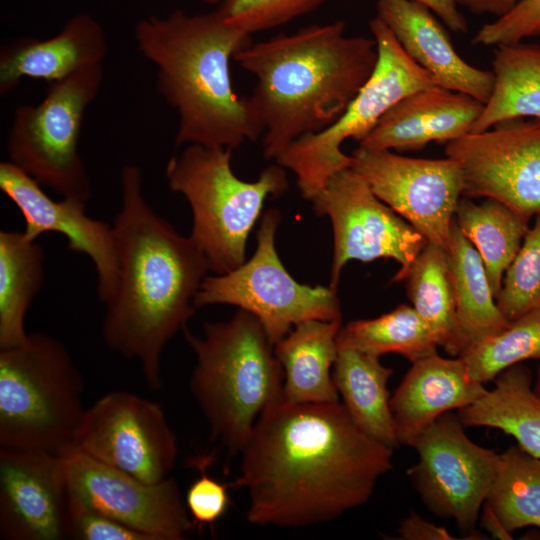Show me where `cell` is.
<instances>
[{
	"label": "cell",
	"mask_w": 540,
	"mask_h": 540,
	"mask_svg": "<svg viewBox=\"0 0 540 540\" xmlns=\"http://www.w3.org/2000/svg\"><path fill=\"white\" fill-rule=\"evenodd\" d=\"M341 320H308L274 345L284 373L283 399L293 403H336L332 371Z\"/></svg>",
	"instance_id": "23"
},
{
	"label": "cell",
	"mask_w": 540,
	"mask_h": 540,
	"mask_svg": "<svg viewBox=\"0 0 540 540\" xmlns=\"http://www.w3.org/2000/svg\"><path fill=\"white\" fill-rule=\"evenodd\" d=\"M67 538L76 540H152L68 496Z\"/></svg>",
	"instance_id": "38"
},
{
	"label": "cell",
	"mask_w": 540,
	"mask_h": 540,
	"mask_svg": "<svg viewBox=\"0 0 540 540\" xmlns=\"http://www.w3.org/2000/svg\"><path fill=\"white\" fill-rule=\"evenodd\" d=\"M345 31L342 20L312 24L235 53L233 60L256 79L250 97L262 122L266 158L332 125L372 74L375 39Z\"/></svg>",
	"instance_id": "3"
},
{
	"label": "cell",
	"mask_w": 540,
	"mask_h": 540,
	"mask_svg": "<svg viewBox=\"0 0 540 540\" xmlns=\"http://www.w3.org/2000/svg\"><path fill=\"white\" fill-rule=\"evenodd\" d=\"M494 387L457 410L464 426L490 427L512 436L524 450L540 457V397L531 370L522 362L500 372Z\"/></svg>",
	"instance_id": "26"
},
{
	"label": "cell",
	"mask_w": 540,
	"mask_h": 540,
	"mask_svg": "<svg viewBox=\"0 0 540 540\" xmlns=\"http://www.w3.org/2000/svg\"><path fill=\"white\" fill-rule=\"evenodd\" d=\"M392 375L393 370L382 365L379 357L338 347L332 377L343 406L362 431L395 449L400 444L387 389Z\"/></svg>",
	"instance_id": "25"
},
{
	"label": "cell",
	"mask_w": 540,
	"mask_h": 540,
	"mask_svg": "<svg viewBox=\"0 0 540 540\" xmlns=\"http://www.w3.org/2000/svg\"><path fill=\"white\" fill-rule=\"evenodd\" d=\"M42 247L23 232L0 231V349L22 344L25 315L44 284Z\"/></svg>",
	"instance_id": "28"
},
{
	"label": "cell",
	"mask_w": 540,
	"mask_h": 540,
	"mask_svg": "<svg viewBox=\"0 0 540 540\" xmlns=\"http://www.w3.org/2000/svg\"><path fill=\"white\" fill-rule=\"evenodd\" d=\"M444 251L455 300L459 357L511 321L497 306L479 253L454 219Z\"/></svg>",
	"instance_id": "24"
},
{
	"label": "cell",
	"mask_w": 540,
	"mask_h": 540,
	"mask_svg": "<svg viewBox=\"0 0 540 540\" xmlns=\"http://www.w3.org/2000/svg\"><path fill=\"white\" fill-rule=\"evenodd\" d=\"M229 486L245 488L247 521L300 528L366 504L393 467V449L353 421L341 402L281 399L258 418Z\"/></svg>",
	"instance_id": "1"
},
{
	"label": "cell",
	"mask_w": 540,
	"mask_h": 540,
	"mask_svg": "<svg viewBox=\"0 0 540 540\" xmlns=\"http://www.w3.org/2000/svg\"><path fill=\"white\" fill-rule=\"evenodd\" d=\"M484 104L473 97L434 86L394 105L359 142L369 149L417 150L430 142H449L472 131Z\"/></svg>",
	"instance_id": "20"
},
{
	"label": "cell",
	"mask_w": 540,
	"mask_h": 540,
	"mask_svg": "<svg viewBox=\"0 0 540 540\" xmlns=\"http://www.w3.org/2000/svg\"><path fill=\"white\" fill-rule=\"evenodd\" d=\"M533 390L540 397V363L537 367L535 378L533 379Z\"/></svg>",
	"instance_id": "43"
},
{
	"label": "cell",
	"mask_w": 540,
	"mask_h": 540,
	"mask_svg": "<svg viewBox=\"0 0 540 540\" xmlns=\"http://www.w3.org/2000/svg\"><path fill=\"white\" fill-rule=\"evenodd\" d=\"M64 457L0 447V536L5 540L67 538Z\"/></svg>",
	"instance_id": "17"
},
{
	"label": "cell",
	"mask_w": 540,
	"mask_h": 540,
	"mask_svg": "<svg viewBox=\"0 0 540 540\" xmlns=\"http://www.w3.org/2000/svg\"><path fill=\"white\" fill-rule=\"evenodd\" d=\"M469 376L485 384L508 367L529 359L540 360V308L511 321L499 332L459 356Z\"/></svg>",
	"instance_id": "33"
},
{
	"label": "cell",
	"mask_w": 540,
	"mask_h": 540,
	"mask_svg": "<svg viewBox=\"0 0 540 540\" xmlns=\"http://www.w3.org/2000/svg\"><path fill=\"white\" fill-rule=\"evenodd\" d=\"M195 355L189 388L214 440L240 453L256 421L283 399L284 373L259 320L239 309L229 320L206 323L203 335L183 329Z\"/></svg>",
	"instance_id": "5"
},
{
	"label": "cell",
	"mask_w": 540,
	"mask_h": 540,
	"mask_svg": "<svg viewBox=\"0 0 540 540\" xmlns=\"http://www.w3.org/2000/svg\"><path fill=\"white\" fill-rule=\"evenodd\" d=\"M491 95L471 132H482L508 120H540V45H495Z\"/></svg>",
	"instance_id": "27"
},
{
	"label": "cell",
	"mask_w": 540,
	"mask_h": 540,
	"mask_svg": "<svg viewBox=\"0 0 540 540\" xmlns=\"http://www.w3.org/2000/svg\"><path fill=\"white\" fill-rule=\"evenodd\" d=\"M399 539L402 540H454L445 527L423 519L416 513H410L398 527Z\"/></svg>",
	"instance_id": "39"
},
{
	"label": "cell",
	"mask_w": 540,
	"mask_h": 540,
	"mask_svg": "<svg viewBox=\"0 0 540 540\" xmlns=\"http://www.w3.org/2000/svg\"><path fill=\"white\" fill-rule=\"evenodd\" d=\"M369 28L377 43L378 59L356 97L332 125L300 137L275 158L278 165L296 175L305 199L311 200L334 174L351 166V156L341 150L345 140L360 142L403 98L438 86L379 17L370 20Z\"/></svg>",
	"instance_id": "8"
},
{
	"label": "cell",
	"mask_w": 540,
	"mask_h": 540,
	"mask_svg": "<svg viewBox=\"0 0 540 540\" xmlns=\"http://www.w3.org/2000/svg\"><path fill=\"white\" fill-rule=\"evenodd\" d=\"M212 459L213 455H206L190 462L200 471V477L191 484L186 495V506L194 525L213 527L230 505L229 484H222L207 473Z\"/></svg>",
	"instance_id": "36"
},
{
	"label": "cell",
	"mask_w": 540,
	"mask_h": 540,
	"mask_svg": "<svg viewBox=\"0 0 540 540\" xmlns=\"http://www.w3.org/2000/svg\"><path fill=\"white\" fill-rule=\"evenodd\" d=\"M376 8L377 16L405 52L438 86L469 95L483 104L487 102L493 89V72L466 62L428 7L410 0H377Z\"/></svg>",
	"instance_id": "19"
},
{
	"label": "cell",
	"mask_w": 540,
	"mask_h": 540,
	"mask_svg": "<svg viewBox=\"0 0 540 540\" xmlns=\"http://www.w3.org/2000/svg\"><path fill=\"white\" fill-rule=\"evenodd\" d=\"M454 220L479 253L495 299L505 272L529 230V222L503 203L487 199L477 204L459 199Z\"/></svg>",
	"instance_id": "29"
},
{
	"label": "cell",
	"mask_w": 540,
	"mask_h": 540,
	"mask_svg": "<svg viewBox=\"0 0 540 540\" xmlns=\"http://www.w3.org/2000/svg\"><path fill=\"white\" fill-rule=\"evenodd\" d=\"M418 461L407 472L425 506L473 532L496 476L500 453L473 442L458 415H441L411 445Z\"/></svg>",
	"instance_id": "12"
},
{
	"label": "cell",
	"mask_w": 540,
	"mask_h": 540,
	"mask_svg": "<svg viewBox=\"0 0 540 540\" xmlns=\"http://www.w3.org/2000/svg\"><path fill=\"white\" fill-rule=\"evenodd\" d=\"M281 221L276 209L261 220L254 255L235 270L207 276L195 306L228 304L253 314L275 345L297 324L308 320H341L336 291L298 283L283 266L275 248Z\"/></svg>",
	"instance_id": "10"
},
{
	"label": "cell",
	"mask_w": 540,
	"mask_h": 540,
	"mask_svg": "<svg viewBox=\"0 0 540 540\" xmlns=\"http://www.w3.org/2000/svg\"><path fill=\"white\" fill-rule=\"evenodd\" d=\"M233 150L187 145L167 162L171 191L188 201L193 226L190 236L205 253L211 270L225 274L245 262L248 235L269 196L288 188L284 168L272 165L256 181L239 179L231 166Z\"/></svg>",
	"instance_id": "7"
},
{
	"label": "cell",
	"mask_w": 540,
	"mask_h": 540,
	"mask_svg": "<svg viewBox=\"0 0 540 540\" xmlns=\"http://www.w3.org/2000/svg\"><path fill=\"white\" fill-rule=\"evenodd\" d=\"M540 37V0H519L505 15L484 24L474 43L495 46Z\"/></svg>",
	"instance_id": "37"
},
{
	"label": "cell",
	"mask_w": 540,
	"mask_h": 540,
	"mask_svg": "<svg viewBox=\"0 0 540 540\" xmlns=\"http://www.w3.org/2000/svg\"><path fill=\"white\" fill-rule=\"evenodd\" d=\"M428 7L450 30L466 33L468 25L455 0H410Z\"/></svg>",
	"instance_id": "40"
},
{
	"label": "cell",
	"mask_w": 540,
	"mask_h": 540,
	"mask_svg": "<svg viewBox=\"0 0 540 540\" xmlns=\"http://www.w3.org/2000/svg\"><path fill=\"white\" fill-rule=\"evenodd\" d=\"M463 194L499 201L527 222L540 214V120L513 119L446 143Z\"/></svg>",
	"instance_id": "14"
},
{
	"label": "cell",
	"mask_w": 540,
	"mask_h": 540,
	"mask_svg": "<svg viewBox=\"0 0 540 540\" xmlns=\"http://www.w3.org/2000/svg\"><path fill=\"white\" fill-rule=\"evenodd\" d=\"M337 345L377 357L395 353L411 363L437 352L439 346L430 327L412 306L405 304L377 318L341 326Z\"/></svg>",
	"instance_id": "31"
},
{
	"label": "cell",
	"mask_w": 540,
	"mask_h": 540,
	"mask_svg": "<svg viewBox=\"0 0 540 540\" xmlns=\"http://www.w3.org/2000/svg\"><path fill=\"white\" fill-rule=\"evenodd\" d=\"M485 503L511 533L529 526L540 528V457L518 444L500 453Z\"/></svg>",
	"instance_id": "32"
},
{
	"label": "cell",
	"mask_w": 540,
	"mask_h": 540,
	"mask_svg": "<svg viewBox=\"0 0 540 540\" xmlns=\"http://www.w3.org/2000/svg\"><path fill=\"white\" fill-rule=\"evenodd\" d=\"M205 4L209 5H216V4H222L225 0H197Z\"/></svg>",
	"instance_id": "44"
},
{
	"label": "cell",
	"mask_w": 540,
	"mask_h": 540,
	"mask_svg": "<svg viewBox=\"0 0 540 540\" xmlns=\"http://www.w3.org/2000/svg\"><path fill=\"white\" fill-rule=\"evenodd\" d=\"M405 281L412 307L430 327L439 346L449 355L458 357L455 300L444 249L427 242Z\"/></svg>",
	"instance_id": "30"
},
{
	"label": "cell",
	"mask_w": 540,
	"mask_h": 540,
	"mask_svg": "<svg viewBox=\"0 0 540 540\" xmlns=\"http://www.w3.org/2000/svg\"><path fill=\"white\" fill-rule=\"evenodd\" d=\"M475 14H489L497 18L508 13L519 0H455Z\"/></svg>",
	"instance_id": "41"
},
{
	"label": "cell",
	"mask_w": 540,
	"mask_h": 540,
	"mask_svg": "<svg viewBox=\"0 0 540 540\" xmlns=\"http://www.w3.org/2000/svg\"><path fill=\"white\" fill-rule=\"evenodd\" d=\"M0 189L23 215L26 238L32 241L43 233L56 232L67 240L70 251L84 254L97 273V295L104 305L114 296L119 263L113 228L89 217L86 201L50 198L41 185L9 161L0 163Z\"/></svg>",
	"instance_id": "18"
},
{
	"label": "cell",
	"mask_w": 540,
	"mask_h": 540,
	"mask_svg": "<svg viewBox=\"0 0 540 540\" xmlns=\"http://www.w3.org/2000/svg\"><path fill=\"white\" fill-rule=\"evenodd\" d=\"M319 216H328L334 236L329 287L337 290L343 267L351 260L390 258L400 264L393 281L405 280L427 244L410 223L382 202L351 167L334 174L312 199Z\"/></svg>",
	"instance_id": "11"
},
{
	"label": "cell",
	"mask_w": 540,
	"mask_h": 540,
	"mask_svg": "<svg viewBox=\"0 0 540 540\" xmlns=\"http://www.w3.org/2000/svg\"><path fill=\"white\" fill-rule=\"evenodd\" d=\"M68 496L152 540H182L195 526L177 482L146 483L75 447L64 454Z\"/></svg>",
	"instance_id": "16"
},
{
	"label": "cell",
	"mask_w": 540,
	"mask_h": 540,
	"mask_svg": "<svg viewBox=\"0 0 540 540\" xmlns=\"http://www.w3.org/2000/svg\"><path fill=\"white\" fill-rule=\"evenodd\" d=\"M486 391L459 357L434 352L413 362L390 398L399 444L411 447L441 415L473 404Z\"/></svg>",
	"instance_id": "21"
},
{
	"label": "cell",
	"mask_w": 540,
	"mask_h": 540,
	"mask_svg": "<svg viewBox=\"0 0 540 540\" xmlns=\"http://www.w3.org/2000/svg\"><path fill=\"white\" fill-rule=\"evenodd\" d=\"M351 168L373 193L425 239L445 249L454 213L463 194L459 164L444 159L405 157L387 149L359 146Z\"/></svg>",
	"instance_id": "15"
},
{
	"label": "cell",
	"mask_w": 540,
	"mask_h": 540,
	"mask_svg": "<svg viewBox=\"0 0 540 540\" xmlns=\"http://www.w3.org/2000/svg\"><path fill=\"white\" fill-rule=\"evenodd\" d=\"M73 447L146 483L174 468L177 439L161 406L127 391H113L86 408Z\"/></svg>",
	"instance_id": "13"
},
{
	"label": "cell",
	"mask_w": 540,
	"mask_h": 540,
	"mask_svg": "<svg viewBox=\"0 0 540 540\" xmlns=\"http://www.w3.org/2000/svg\"><path fill=\"white\" fill-rule=\"evenodd\" d=\"M107 53L100 22L88 13L76 14L50 38H20L1 49L0 95H7L24 78L53 83L102 65Z\"/></svg>",
	"instance_id": "22"
},
{
	"label": "cell",
	"mask_w": 540,
	"mask_h": 540,
	"mask_svg": "<svg viewBox=\"0 0 540 540\" xmlns=\"http://www.w3.org/2000/svg\"><path fill=\"white\" fill-rule=\"evenodd\" d=\"M102 80L103 65L93 66L51 83L39 103L18 106L7 139L8 161L62 197L87 202L91 184L79 138Z\"/></svg>",
	"instance_id": "9"
},
{
	"label": "cell",
	"mask_w": 540,
	"mask_h": 540,
	"mask_svg": "<svg viewBox=\"0 0 540 540\" xmlns=\"http://www.w3.org/2000/svg\"><path fill=\"white\" fill-rule=\"evenodd\" d=\"M496 303L509 321L540 308V214L505 272Z\"/></svg>",
	"instance_id": "34"
},
{
	"label": "cell",
	"mask_w": 540,
	"mask_h": 540,
	"mask_svg": "<svg viewBox=\"0 0 540 540\" xmlns=\"http://www.w3.org/2000/svg\"><path fill=\"white\" fill-rule=\"evenodd\" d=\"M83 390L69 351L48 334L0 349V447L64 454L86 410Z\"/></svg>",
	"instance_id": "6"
},
{
	"label": "cell",
	"mask_w": 540,
	"mask_h": 540,
	"mask_svg": "<svg viewBox=\"0 0 540 540\" xmlns=\"http://www.w3.org/2000/svg\"><path fill=\"white\" fill-rule=\"evenodd\" d=\"M481 511L482 514L479 517L481 519V526L493 539L510 540L513 538L512 533L503 526L501 521L486 503L483 504Z\"/></svg>",
	"instance_id": "42"
},
{
	"label": "cell",
	"mask_w": 540,
	"mask_h": 540,
	"mask_svg": "<svg viewBox=\"0 0 540 540\" xmlns=\"http://www.w3.org/2000/svg\"><path fill=\"white\" fill-rule=\"evenodd\" d=\"M250 36L218 9L199 15L179 9L137 22L138 51L155 66L157 89L178 116L177 145L234 151L263 135L251 97L236 94L230 73L231 60Z\"/></svg>",
	"instance_id": "4"
},
{
	"label": "cell",
	"mask_w": 540,
	"mask_h": 540,
	"mask_svg": "<svg viewBox=\"0 0 540 540\" xmlns=\"http://www.w3.org/2000/svg\"><path fill=\"white\" fill-rule=\"evenodd\" d=\"M327 0H225L218 10L248 34L270 30L317 9Z\"/></svg>",
	"instance_id": "35"
},
{
	"label": "cell",
	"mask_w": 540,
	"mask_h": 540,
	"mask_svg": "<svg viewBox=\"0 0 540 540\" xmlns=\"http://www.w3.org/2000/svg\"><path fill=\"white\" fill-rule=\"evenodd\" d=\"M112 228L119 277L105 304L103 339L121 357L138 361L147 386L159 390L164 347L194 315L210 264L191 236L146 202L137 165L121 171V209Z\"/></svg>",
	"instance_id": "2"
}]
</instances>
